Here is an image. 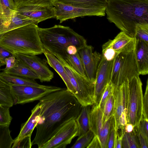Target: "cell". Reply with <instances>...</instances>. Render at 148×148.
<instances>
[{"label": "cell", "instance_id": "cell-14", "mask_svg": "<svg viewBox=\"0 0 148 148\" xmlns=\"http://www.w3.org/2000/svg\"><path fill=\"white\" fill-rule=\"evenodd\" d=\"M108 0H54L65 4L83 8L88 11L92 16H103Z\"/></svg>", "mask_w": 148, "mask_h": 148}, {"label": "cell", "instance_id": "cell-44", "mask_svg": "<svg viewBox=\"0 0 148 148\" xmlns=\"http://www.w3.org/2000/svg\"><path fill=\"white\" fill-rule=\"evenodd\" d=\"M13 56L12 54L0 46V62L2 66L6 64V58Z\"/></svg>", "mask_w": 148, "mask_h": 148}, {"label": "cell", "instance_id": "cell-15", "mask_svg": "<svg viewBox=\"0 0 148 148\" xmlns=\"http://www.w3.org/2000/svg\"><path fill=\"white\" fill-rule=\"evenodd\" d=\"M18 14L34 20L38 23L47 19L55 18V12L53 5H33L19 8Z\"/></svg>", "mask_w": 148, "mask_h": 148}, {"label": "cell", "instance_id": "cell-2", "mask_svg": "<svg viewBox=\"0 0 148 148\" xmlns=\"http://www.w3.org/2000/svg\"><path fill=\"white\" fill-rule=\"evenodd\" d=\"M105 12L109 22L136 38V25L148 23V0H108Z\"/></svg>", "mask_w": 148, "mask_h": 148}, {"label": "cell", "instance_id": "cell-18", "mask_svg": "<svg viewBox=\"0 0 148 148\" xmlns=\"http://www.w3.org/2000/svg\"><path fill=\"white\" fill-rule=\"evenodd\" d=\"M38 23L16 12L12 15L0 17V37L6 32L26 25Z\"/></svg>", "mask_w": 148, "mask_h": 148}, {"label": "cell", "instance_id": "cell-50", "mask_svg": "<svg viewBox=\"0 0 148 148\" xmlns=\"http://www.w3.org/2000/svg\"><path fill=\"white\" fill-rule=\"evenodd\" d=\"M2 66V65L1 64V63L0 62V68L1 67V66Z\"/></svg>", "mask_w": 148, "mask_h": 148}, {"label": "cell", "instance_id": "cell-8", "mask_svg": "<svg viewBox=\"0 0 148 148\" xmlns=\"http://www.w3.org/2000/svg\"><path fill=\"white\" fill-rule=\"evenodd\" d=\"M10 85L14 104H25L39 100L51 93L62 89L56 86L44 85L40 87Z\"/></svg>", "mask_w": 148, "mask_h": 148}, {"label": "cell", "instance_id": "cell-46", "mask_svg": "<svg viewBox=\"0 0 148 148\" xmlns=\"http://www.w3.org/2000/svg\"><path fill=\"white\" fill-rule=\"evenodd\" d=\"M87 148H102L100 141L97 136L94 135Z\"/></svg>", "mask_w": 148, "mask_h": 148}, {"label": "cell", "instance_id": "cell-42", "mask_svg": "<svg viewBox=\"0 0 148 148\" xmlns=\"http://www.w3.org/2000/svg\"><path fill=\"white\" fill-rule=\"evenodd\" d=\"M134 131L138 138L140 148H148V140L138 131L135 126H134Z\"/></svg>", "mask_w": 148, "mask_h": 148}, {"label": "cell", "instance_id": "cell-36", "mask_svg": "<svg viewBox=\"0 0 148 148\" xmlns=\"http://www.w3.org/2000/svg\"><path fill=\"white\" fill-rule=\"evenodd\" d=\"M136 38L148 43V23H138L135 29Z\"/></svg>", "mask_w": 148, "mask_h": 148}, {"label": "cell", "instance_id": "cell-35", "mask_svg": "<svg viewBox=\"0 0 148 148\" xmlns=\"http://www.w3.org/2000/svg\"><path fill=\"white\" fill-rule=\"evenodd\" d=\"M10 108L0 105V125L9 127L12 119Z\"/></svg>", "mask_w": 148, "mask_h": 148}, {"label": "cell", "instance_id": "cell-5", "mask_svg": "<svg viewBox=\"0 0 148 148\" xmlns=\"http://www.w3.org/2000/svg\"><path fill=\"white\" fill-rule=\"evenodd\" d=\"M54 55L63 66L69 77L71 86L69 92L82 106L94 104L95 83L78 73L61 56Z\"/></svg>", "mask_w": 148, "mask_h": 148}, {"label": "cell", "instance_id": "cell-16", "mask_svg": "<svg viewBox=\"0 0 148 148\" xmlns=\"http://www.w3.org/2000/svg\"><path fill=\"white\" fill-rule=\"evenodd\" d=\"M136 38L130 37L121 31L113 40H109L102 46V48H110L117 55L121 53L134 51L135 48Z\"/></svg>", "mask_w": 148, "mask_h": 148}, {"label": "cell", "instance_id": "cell-10", "mask_svg": "<svg viewBox=\"0 0 148 148\" xmlns=\"http://www.w3.org/2000/svg\"><path fill=\"white\" fill-rule=\"evenodd\" d=\"M114 60H108L102 55L96 73L93 107L99 106L106 87L111 82Z\"/></svg>", "mask_w": 148, "mask_h": 148}, {"label": "cell", "instance_id": "cell-34", "mask_svg": "<svg viewBox=\"0 0 148 148\" xmlns=\"http://www.w3.org/2000/svg\"><path fill=\"white\" fill-rule=\"evenodd\" d=\"M114 103V97L112 93L106 101L104 107L102 119L103 124L113 115Z\"/></svg>", "mask_w": 148, "mask_h": 148}, {"label": "cell", "instance_id": "cell-48", "mask_svg": "<svg viewBox=\"0 0 148 148\" xmlns=\"http://www.w3.org/2000/svg\"><path fill=\"white\" fill-rule=\"evenodd\" d=\"M66 52L69 55H74L78 52V50L74 46L70 45L67 48Z\"/></svg>", "mask_w": 148, "mask_h": 148}, {"label": "cell", "instance_id": "cell-25", "mask_svg": "<svg viewBox=\"0 0 148 148\" xmlns=\"http://www.w3.org/2000/svg\"><path fill=\"white\" fill-rule=\"evenodd\" d=\"M103 112L99 106H92L89 115L90 129L94 135L98 136L103 125Z\"/></svg>", "mask_w": 148, "mask_h": 148}, {"label": "cell", "instance_id": "cell-43", "mask_svg": "<svg viewBox=\"0 0 148 148\" xmlns=\"http://www.w3.org/2000/svg\"><path fill=\"white\" fill-rule=\"evenodd\" d=\"M18 60L14 56L8 57L5 59L6 67L5 68L1 69L5 71L13 68L16 64Z\"/></svg>", "mask_w": 148, "mask_h": 148}, {"label": "cell", "instance_id": "cell-38", "mask_svg": "<svg viewBox=\"0 0 148 148\" xmlns=\"http://www.w3.org/2000/svg\"><path fill=\"white\" fill-rule=\"evenodd\" d=\"M31 136L25 137L19 140L14 141L12 148H30L32 145Z\"/></svg>", "mask_w": 148, "mask_h": 148}, {"label": "cell", "instance_id": "cell-3", "mask_svg": "<svg viewBox=\"0 0 148 148\" xmlns=\"http://www.w3.org/2000/svg\"><path fill=\"white\" fill-rule=\"evenodd\" d=\"M38 30L43 48L65 60L69 55L66 52L69 46H74L78 51L87 45L84 38L69 27L55 25L48 28L38 27Z\"/></svg>", "mask_w": 148, "mask_h": 148}, {"label": "cell", "instance_id": "cell-17", "mask_svg": "<svg viewBox=\"0 0 148 148\" xmlns=\"http://www.w3.org/2000/svg\"><path fill=\"white\" fill-rule=\"evenodd\" d=\"M53 5L55 10V18L60 23L77 17L92 16L88 11L83 8L55 2H53Z\"/></svg>", "mask_w": 148, "mask_h": 148}, {"label": "cell", "instance_id": "cell-30", "mask_svg": "<svg viewBox=\"0 0 148 148\" xmlns=\"http://www.w3.org/2000/svg\"><path fill=\"white\" fill-rule=\"evenodd\" d=\"M16 10L21 8L31 5H53L54 0H13Z\"/></svg>", "mask_w": 148, "mask_h": 148}, {"label": "cell", "instance_id": "cell-33", "mask_svg": "<svg viewBox=\"0 0 148 148\" xmlns=\"http://www.w3.org/2000/svg\"><path fill=\"white\" fill-rule=\"evenodd\" d=\"M113 117V115L104 123L97 136L100 141L102 148H106L108 138Z\"/></svg>", "mask_w": 148, "mask_h": 148}, {"label": "cell", "instance_id": "cell-20", "mask_svg": "<svg viewBox=\"0 0 148 148\" xmlns=\"http://www.w3.org/2000/svg\"><path fill=\"white\" fill-rule=\"evenodd\" d=\"M40 107L38 103L31 110V114L28 120L21 126L19 134L14 139L17 141L27 136H31L36 127L37 123V119L40 113Z\"/></svg>", "mask_w": 148, "mask_h": 148}, {"label": "cell", "instance_id": "cell-29", "mask_svg": "<svg viewBox=\"0 0 148 148\" xmlns=\"http://www.w3.org/2000/svg\"><path fill=\"white\" fill-rule=\"evenodd\" d=\"M9 127L0 125V148H11L14 142Z\"/></svg>", "mask_w": 148, "mask_h": 148}, {"label": "cell", "instance_id": "cell-6", "mask_svg": "<svg viewBox=\"0 0 148 148\" xmlns=\"http://www.w3.org/2000/svg\"><path fill=\"white\" fill-rule=\"evenodd\" d=\"M139 75L134 50L120 53L114 59L111 80L114 87L118 86L127 79L129 81L134 77Z\"/></svg>", "mask_w": 148, "mask_h": 148}, {"label": "cell", "instance_id": "cell-22", "mask_svg": "<svg viewBox=\"0 0 148 148\" xmlns=\"http://www.w3.org/2000/svg\"><path fill=\"white\" fill-rule=\"evenodd\" d=\"M91 106H82L79 114L75 119L78 130V136L86 133L90 129L89 115Z\"/></svg>", "mask_w": 148, "mask_h": 148}, {"label": "cell", "instance_id": "cell-31", "mask_svg": "<svg viewBox=\"0 0 148 148\" xmlns=\"http://www.w3.org/2000/svg\"><path fill=\"white\" fill-rule=\"evenodd\" d=\"M16 12L13 0H0V17L10 16Z\"/></svg>", "mask_w": 148, "mask_h": 148}, {"label": "cell", "instance_id": "cell-28", "mask_svg": "<svg viewBox=\"0 0 148 148\" xmlns=\"http://www.w3.org/2000/svg\"><path fill=\"white\" fill-rule=\"evenodd\" d=\"M65 61L78 73L84 77H86L81 59L78 52L74 55H68Z\"/></svg>", "mask_w": 148, "mask_h": 148}, {"label": "cell", "instance_id": "cell-26", "mask_svg": "<svg viewBox=\"0 0 148 148\" xmlns=\"http://www.w3.org/2000/svg\"><path fill=\"white\" fill-rule=\"evenodd\" d=\"M14 104L10 86L0 78V105L10 108Z\"/></svg>", "mask_w": 148, "mask_h": 148}, {"label": "cell", "instance_id": "cell-37", "mask_svg": "<svg viewBox=\"0 0 148 148\" xmlns=\"http://www.w3.org/2000/svg\"><path fill=\"white\" fill-rule=\"evenodd\" d=\"M114 88V86L111 82L107 84L106 87L99 106L102 112L106 101L113 93Z\"/></svg>", "mask_w": 148, "mask_h": 148}, {"label": "cell", "instance_id": "cell-12", "mask_svg": "<svg viewBox=\"0 0 148 148\" xmlns=\"http://www.w3.org/2000/svg\"><path fill=\"white\" fill-rule=\"evenodd\" d=\"M78 52L81 59L86 76L95 83L97 70L102 58V54L96 51L93 52V48L86 45Z\"/></svg>", "mask_w": 148, "mask_h": 148}, {"label": "cell", "instance_id": "cell-27", "mask_svg": "<svg viewBox=\"0 0 148 148\" xmlns=\"http://www.w3.org/2000/svg\"><path fill=\"white\" fill-rule=\"evenodd\" d=\"M121 130V148H140L138 138L134 130L130 133L126 132L123 127Z\"/></svg>", "mask_w": 148, "mask_h": 148}, {"label": "cell", "instance_id": "cell-7", "mask_svg": "<svg viewBox=\"0 0 148 148\" xmlns=\"http://www.w3.org/2000/svg\"><path fill=\"white\" fill-rule=\"evenodd\" d=\"M142 83L139 76L129 82L128 96L126 110L127 123L137 125L143 117Z\"/></svg>", "mask_w": 148, "mask_h": 148}, {"label": "cell", "instance_id": "cell-1", "mask_svg": "<svg viewBox=\"0 0 148 148\" xmlns=\"http://www.w3.org/2000/svg\"><path fill=\"white\" fill-rule=\"evenodd\" d=\"M39 101L40 110L36 132L32 143V145L41 148L65 123L77 117L82 106L73 95L63 88L45 96Z\"/></svg>", "mask_w": 148, "mask_h": 148}, {"label": "cell", "instance_id": "cell-24", "mask_svg": "<svg viewBox=\"0 0 148 148\" xmlns=\"http://www.w3.org/2000/svg\"><path fill=\"white\" fill-rule=\"evenodd\" d=\"M0 78L10 85L30 86L40 87L34 79L23 77L9 74L4 71L0 73Z\"/></svg>", "mask_w": 148, "mask_h": 148}, {"label": "cell", "instance_id": "cell-32", "mask_svg": "<svg viewBox=\"0 0 148 148\" xmlns=\"http://www.w3.org/2000/svg\"><path fill=\"white\" fill-rule=\"evenodd\" d=\"M94 136L93 132L90 129L86 133L78 136L76 141L71 148H87L90 143Z\"/></svg>", "mask_w": 148, "mask_h": 148}, {"label": "cell", "instance_id": "cell-41", "mask_svg": "<svg viewBox=\"0 0 148 148\" xmlns=\"http://www.w3.org/2000/svg\"><path fill=\"white\" fill-rule=\"evenodd\" d=\"M143 117L148 119V79L146 82V89L143 98Z\"/></svg>", "mask_w": 148, "mask_h": 148}, {"label": "cell", "instance_id": "cell-13", "mask_svg": "<svg viewBox=\"0 0 148 148\" xmlns=\"http://www.w3.org/2000/svg\"><path fill=\"white\" fill-rule=\"evenodd\" d=\"M129 81L127 79L121 85L114 87L113 94L114 99V119L115 133L118 131L119 117L122 113L126 110L128 96Z\"/></svg>", "mask_w": 148, "mask_h": 148}, {"label": "cell", "instance_id": "cell-39", "mask_svg": "<svg viewBox=\"0 0 148 148\" xmlns=\"http://www.w3.org/2000/svg\"><path fill=\"white\" fill-rule=\"evenodd\" d=\"M115 136V131L114 129V119L113 117L108 138L106 148H114Z\"/></svg>", "mask_w": 148, "mask_h": 148}, {"label": "cell", "instance_id": "cell-4", "mask_svg": "<svg viewBox=\"0 0 148 148\" xmlns=\"http://www.w3.org/2000/svg\"><path fill=\"white\" fill-rule=\"evenodd\" d=\"M38 25L31 24L8 32L0 37V46L12 54L33 55L43 53Z\"/></svg>", "mask_w": 148, "mask_h": 148}, {"label": "cell", "instance_id": "cell-49", "mask_svg": "<svg viewBox=\"0 0 148 148\" xmlns=\"http://www.w3.org/2000/svg\"><path fill=\"white\" fill-rule=\"evenodd\" d=\"M134 126V125L131 124L127 123L123 127V128L126 132L130 133L133 131Z\"/></svg>", "mask_w": 148, "mask_h": 148}, {"label": "cell", "instance_id": "cell-47", "mask_svg": "<svg viewBox=\"0 0 148 148\" xmlns=\"http://www.w3.org/2000/svg\"><path fill=\"white\" fill-rule=\"evenodd\" d=\"M122 136L119 134L118 131L115 133L114 148H121Z\"/></svg>", "mask_w": 148, "mask_h": 148}, {"label": "cell", "instance_id": "cell-23", "mask_svg": "<svg viewBox=\"0 0 148 148\" xmlns=\"http://www.w3.org/2000/svg\"><path fill=\"white\" fill-rule=\"evenodd\" d=\"M4 72L9 74L24 78L34 79H39L37 75L33 71L18 60L13 68Z\"/></svg>", "mask_w": 148, "mask_h": 148}, {"label": "cell", "instance_id": "cell-19", "mask_svg": "<svg viewBox=\"0 0 148 148\" xmlns=\"http://www.w3.org/2000/svg\"><path fill=\"white\" fill-rule=\"evenodd\" d=\"M136 38L134 49L136 60L139 75L148 73V43Z\"/></svg>", "mask_w": 148, "mask_h": 148}, {"label": "cell", "instance_id": "cell-40", "mask_svg": "<svg viewBox=\"0 0 148 148\" xmlns=\"http://www.w3.org/2000/svg\"><path fill=\"white\" fill-rule=\"evenodd\" d=\"M148 119L142 117V119L136 125H135L138 131L148 140Z\"/></svg>", "mask_w": 148, "mask_h": 148}, {"label": "cell", "instance_id": "cell-11", "mask_svg": "<svg viewBox=\"0 0 148 148\" xmlns=\"http://www.w3.org/2000/svg\"><path fill=\"white\" fill-rule=\"evenodd\" d=\"M13 56L33 71L41 82H49L53 78V72L46 62L36 55L14 53Z\"/></svg>", "mask_w": 148, "mask_h": 148}, {"label": "cell", "instance_id": "cell-9", "mask_svg": "<svg viewBox=\"0 0 148 148\" xmlns=\"http://www.w3.org/2000/svg\"><path fill=\"white\" fill-rule=\"evenodd\" d=\"M78 136L75 119H71L63 125L41 148H65Z\"/></svg>", "mask_w": 148, "mask_h": 148}, {"label": "cell", "instance_id": "cell-45", "mask_svg": "<svg viewBox=\"0 0 148 148\" xmlns=\"http://www.w3.org/2000/svg\"><path fill=\"white\" fill-rule=\"evenodd\" d=\"M127 123L126 110H125L122 113L119 117L118 130L123 127Z\"/></svg>", "mask_w": 148, "mask_h": 148}, {"label": "cell", "instance_id": "cell-21", "mask_svg": "<svg viewBox=\"0 0 148 148\" xmlns=\"http://www.w3.org/2000/svg\"><path fill=\"white\" fill-rule=\"evenodd\" d=\"M43 53L46 58V62L58 74L65 84L67 90L69 91L71 88V84L66 71L60 61L54 55L44 49Z\"/></svg>", "mask_w": 148, "mask_h": 148}]
</instances>
